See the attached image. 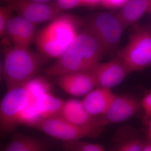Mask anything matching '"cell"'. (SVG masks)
Wrapping results in <instances>:
<instances>
[{
	"mask_svg": "<svg viewBox=\"0 0 151 151\" xmlns=\"http://www.w3.org/2000/svg\"><path fill=\"white\" fill-rule=\"evenodd\" d=\"M50 91L49 82L39 77L22 86L7 90L0 101V134L11 133L20 125L34 128L41 120L39 99Z\"/></svg>",
	"mask_w": 151,
	"mask_h": 151,
	"instance_id": "1",
	"label": "cell"
},
{
	"mask_svg": "<svg viewBox=\"0 0 151 151\" xmlns=\"http://www.w3.org/2000/svg\"><path fill=\"white\" fill-rule=\"evenodd\" d=\"M106 52L86 29L81 30L67 50L45 70L47 75L58 77L90 72L101 62Z\"/></svg>",
	"mask_w": 151,
	"mask_h": 151,
	"instance_id": "2",
	"label": "cell"
},
{
	"mask_svg": "<svg viewBox=\"0 0 151 151\" xmlns=\"http://www.w3.org/2000/svg\"><path fill=\"white\" fill-rule=\"evenodd\" d=\"M82 21L71 14H60L37 32L34 43L46 58L57 59L81 30Z\"/></svg>",
	"mask_w": 151,
	"mask_h": 151,
	"instance_id": "3",
	"label": "cell"
},
{
	"mask_svg": "<svg viewBox=\"0 0 151 151\" xmlns=\"http://www.w3.org/2000/svg\"><path fill=\"white\" fill-rule=\"evenodd\" d=\"M46 57L30 49L15 47L5 50L2 75L7 90L21 86L37 77Z\"/></svg>",
	"mask_w": 151,
	"mask_h": 151,
	"instance_id": "4",
	"label": "cell"
},
{
	"mask_svg": "<svg viewBox=\"0 0 151 151\" xmlns=\"http://www.w3.org/2000/svg\"><path fill=\"white\" fill-rule=\"evenodd\" d=\"M117 57L130 72L143 70L151 65V26L135 29Z\"/></svg>",
	"mask_w": 151,
	"mask_h": 151,
	"instance_id": "5",
	"label": "cell"
},
{
	"mask_svg": "<svg viewBox=\"0 0 151 151\" xmlns=\"http://www.w3.org/2000/svg\"><path fill=\"white\" fill-rule=\"evenodd\" d=\"M85 29L97 39L106 53L118 46L125 30L116 15L107 12L96 13L89 17Z\"/></svg>",
	"mask_w": 151,
	"mask_h": 151,
	"instance_id": "6",
	"label": "cell"
},
{
	"mask_svg": "<svg viewBox=\"0 0 151 151\" xmlns=\"http://www.w3.org/2000/svg\"><path fill=\"white\" fill-rule=\"evenodd\" d=\"M20 16L37 26L50 22L61 14L54 1L44 0H9L3 2Z\"/></svg>",
	"mask_w": 151,
	"mask_h": 151,
	"instance_id": "7",
	"label": "cell"
},
{
	"mask_svg": "<svg viewBox=\"0 0 151 151\" xmlns=\"http://www.w3.org/2000/svg\"><path fill=\"white\" fill-rule=\"evenodd\" d=\"M52 138L73 142L94 133L97 126L80 127L72 124L60 115L42 119L34 127Z\"/></svg>",
	"mask_w": 151,
	"mask_h": 151,
	"instance_id": "8",
	"label": "cell"
},
{
	"mask_svg": "<svg viewBox=\"0 0 151 151\" xmlns=\"http://www.w3.org/2000/svg\"><path fill=\"white\" fill-rule=\"evenodd\" d=\"M90 72L96 87L110 90L120 84L131 73L118 57L105 62H100Z\"/></svg>",
	"mask_w": 151,
	"mask_h": 151,
	"instance_id": "9",
	"label": "cell"
},
{
	"mask_svg": "<svg viewBox=\"0 0 151 151\" xmlns=\"http://www.w3.org/2000/svg\"><path fill=\"white\" fill-rule=\"evenodd\" d=\"M141 104L135 97L128 95L116 96L107 111L97 120L100 128L109 124L123 122L137 113Z\"/></svg>",
	"mask_w": 151,
	"mask_h": 151,
	"instance_id": "10",
	"label": "cell"
},
{
	"mask_svg": "<svg viewBox=\"0 0 151 151\" xmlns=\"http://www.w3.org/2000/svg\"><path fill=\"white\" fill-rule=\"evenodd\" d=\"M36 26L20 16H12L6 28V35L12 46L22 49H30L36 37Z\"/></svg>",
	"mask_w": 151,
	"mask_h": 151,
	"instance_id": "11",
	"label": "cell"
},
{
	"mask_svg": "<svg viewBox=\"0 0 151 151\" xmlns=\"http://www.w3.org/2000/svg\"><path fill=\"white\" fill-rule=\"evenodd\" d=\"M56 83L63 91L73 96H85L96 87L90 71L60 76L56 77Z\"/></svg>",
	"mask_w": 151,
	"mask_h": 151,
	"instance_id": "12",
	"label": "cell"
},
{
	"mask_svg": "<svg viewBox=\"0 0 151 151\" xmlns=\"http://www.w3.org/2000/svg\"><path fill=\"white\" fill-rule=\"evenodd\" d=\"M115 96L111 90L96 87L81 101L88 113L95 118L107 111Z\"/></svg>",
	"mask_w": 151,
	"mask_h": 151,
	"instance_id": "13",
	"label": "cell"
},
{
	"mask_svg": "<svg viewBox=\"0 0 151 151\" xmlns=\"http://www.w3.org/2000/svg\"><path fill=\"white\" fill-rule=\"evenodd\" d=\"M59 115L67 122L77 126H97L100 128L97 121H95L94 118L88 113L82 101L75 99L64 101Z\"/></svg>",
	"mask_w": 151,
	"mask_h": 151,
	"instance_id": "14",
	"label": "cell"
},
{
	"mask_svg": "<svg viewBox=\"0 0 151 151\" xmlns=\"http://www.w3.org/2000/svg\"><path fill=\"white\" fill-rule=\"evenodd\" d=\"M150 0H127L116 14L125 29L138 22L151 6Z\"/></svg>",
	"mask_w": 151,
	"mask_h": 151,
	"instance_id": "15",
	"label": "cell"
},
{
	"mask_svg": "<svg viewBox=\"0 0 151 151\" xmlns=\"http://www.w3.org/2000/svg\"><path fill=\"white\" fill-rule=\"evenodd\" d=\"M2 151H45V146L38 138L16 133Z\"/></svg>",
	"mask_w": 151,
	"mask_h": 151,
	"instance_id": "16",
	"label": "cell"
},
{
	"mask_svg": "<svg viewBox=\"0 0 151 151\" xmlns=\"http://www.w3.org/2000/svg\"><path fill=\"white\" fill-rule=\"evenodd\" d=\"M14 11L8 6H0V39L6 35V28Z\"/></svg>",
	"mask_w": 151,
	"mask_h": 151,
	"instance_id": "17",
	"label": "cell"
},
{
	"mask_svg": "<svg viewBox=\"0 0 151 151\" xmlns=\"http://www.w3.org/2000/svg\"><path fill=\"white\" fill-rule=\"evenodd\" d=\"M54 2L61 12L84 7V0H57Z\"/></svg>",
	"mask_w": 151,
	"mask_h": 151,
	"instance_id": "18",
	"label": "cell"
},
{
	"mask_svg": "<svg viewBox=\"0 0 151 151\" xmlns=\"http://www.w3.org/2000/svg\"><path fill=\"white\" fill-rule=\"evenodd\" d=\"M144 142L139 139L128 140L119 148L118 151H142Z\"/></svg>",
	"mask_w": 151,
	"mask_h": 151,
	"instance_id": "19",
	"label": "cell"
},
{
	"mask_svg": "<svg viewBox=\"0 0 151 151\" xmlns=\"http://www.w3.org/2000/svg\"><path fill=\"white\" fill-rule=\"evenodd\" d=\"M127 0H100V7L108 10H120Z\"/></svg>",
	"mask_w": 151,
	"mask_h": 151,
	"instance_id": "20",
	"label": "cell"
},
{
	"mask_svg": "<svg viewBox=\"0 0 151 151\" xmlns=\"http://www.w3.org/2000/svg\"><path fill=\"white\" fill-rule=\"evenodd\" d=\"M76 151H107L102 146L94 143H80Z\"/></svg>",
	"mask_w": 151,
	"mask_h": 151,
	"instance_id": "21",
	"label": "cell"
},
{
	"mask_svg": "<svg viewBox=\"0 0 151 151\" xmlns=\"http://www.w3.org/2000/svg\"><path fill=\"white\" fill-rule=\"evenodd\" d=\"M140 104L147 117L149 119L151 118V91L143 97Z\"/></svg>",
	"mask_w": 151,
	"mask_h": 151,
	"instance_id": "22",
	"label": "cell"
},
{
	"mask_svg": "<svg viewBox=\"0 0 151 151\" xmlns=\"http://www.w3.org/2000/svg\"><path fill=\"white\" fill-rule=\"evenodd\" d=\"M100 0H84V7L88 9H95L100 7Z\"/></svg>",
	"mask_w": 151,
	"mask_h": 151,
	"instance_id": "23",
	"label": "cell"
},
{
	"mask_svg": "<svg viewBox=\"0 0 151 151\" xmlns=\"http://www.w3.org/2000/svg\"><path fill=\"white\" fill-rule=\"evenodd\" d=\"M142 151H151V141L147 140L144 142Z\"/></svg>",
	"mask_w": 151,
	"mask_h": 151,
	"instance_id": "24",
	"label": "cell"
},
{
	"mask_svg": "<svg viewBox=\"0 0 151 151\" xmlns=\"http://www.w3.org/2000/svg\"><path fill=\"white\" fill-rule=\"evenodd\" d=\"M147 140L151 141V118L149 119L147 130Z\"/></svg>",
	"mask_w": 151,
	"mask_h": 151,
	"instance_id": "25",
	"label": "cell"
},
{
	"mask_svg": "<svg viewBox=\"0 0 151 151\" xmlns=\"http://www.w3.org/2000/svg\"><path fill=\"white\" fill-rule=\"evenodd\" d=\"M2 65H1V56H0V81L1 80V76L2 73Z\"/></svg>",
	"mask_w": 151,
	"mask_h": 151,
	"instance_id": "26",
	"label": "cell"
},
{
	"mask_svg": "<svg viewBox=\"0 0 151 151\" xmlns=\"http://www.w3.org/2000/svg\"><path fill=\"white\" fill-rule=\"evenodd\" d=\"M150 12H151V6H150Z\"/></svg>",
	"mask_w": 151,
	"mask_h": 151,
	"instance_id": "27",
	"label": "cell"
}]
</instances>
